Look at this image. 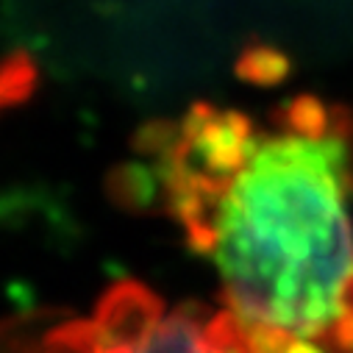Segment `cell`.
I'll list each match as a JSON object with an SVG mask.
<instances>
[{"label": "cell", "mask_w": 353, "mask_h": 353, "mask_svg": "<svg viewBox=\"0 0 353 353\" xmlns=\"http://www.w3.org/2000/svg\"><path fill=\"white\" fill-rule=\"evenodd\" d=\"M134 179L239 320L353 353V112L298 95L256 117L192 103L148 123Z\"/></svg>", "instance_id": "1"}, {"label": "cell", "mask_w": 353, "mask_h": 353, "mask_svg": "<svg viewBox=\"0 0 353 353\" xmlns=\"http://www.w3.org/2000/svg\"><path fill=\"white\" fill-rule=\"evenodd\" d=\"M81 353H214V312L170 306L153 290L123 281L83 320H75Z\"/></svg>", "instance_id": "2"}, {"label": "cell", "mask_w": 353, "mask_h": 353, "mask_svg": "<svg viewBox=\"0 0 353 353\" xmlns=\"http://www.w3.org/2000/svg\"><path fill=\"white\" fill-rule=\"evenodd\" d=\"M290 339L295 336L250 325L225 306L214 312V353H284Z\"/></svg>", "instance_id": "3"}, {"label": "cell", "mask_w": 353, "mask_h": 353, "mask_svg": "<svg viewBox=\"0 0 353 353\" xmlns=\"http://www.w3.org/2000/svg\"><path fill=\"white\" fill-rule=\"evenodd\" d=\"M39 83V70L34 59L23 50L0 56V112L28 101Z\"/></svg>", "instance_id": "4"}, {"label": "cell", "mask_w": 353, "mask_h": 353, "mask_svg": "<svg viewBox=\"0 0 353 353\" xmlns=\"http://www.w3.org/2000/svg\"><path fill=\"white\" fill-rule=\"evenodd\" d=\"M284 353H325V350L317 347V345H312V342H303V339H290L287 347H284Z\"/></svg>", "instance_id": "5"}]
</instances>
